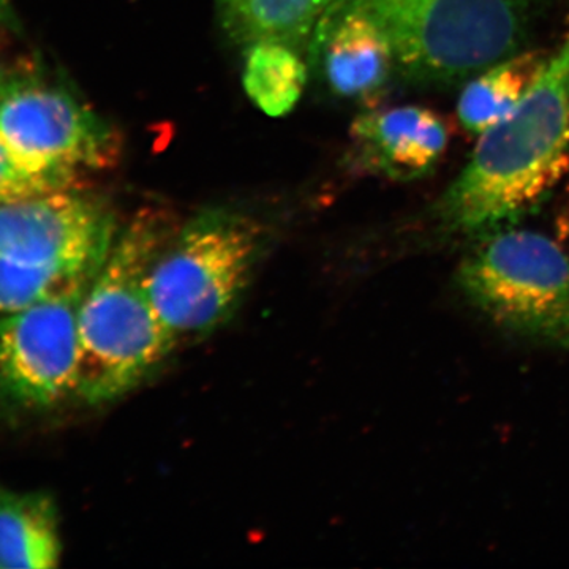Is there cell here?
Listing matches in <instances>:
<instances>
[{
  "label": "cell",
  "mask_w": 569,
  "mask_h": 569,
  "mask_svg": "<svg viewBox=\"0 0 569 569\" xmlns=\"http://www.w3.org/2000/svg\"><path fill=\"white\" fill-rule=\"evenodd\" d=\"M242 51V84L254 107L271 118L293 111L309 77L305 54L272 40L254 41Z\"/></svg>",
  "instance_id": "14"
},
{
  "label": "cell",
  "mask_w": 569,
  "mask_h": 569,
  "mask_svg": "<svg viewBox=\"0 0 569 569\" xmlns=\"http://www.w3.org/2000/svg\"><path fill=\"white\" fill-rule=\"evenodd\" d=\"M179 224L167 209H140L116 236L82 298L77 397L89 406L129 395L178 346L152 305L148 277Z\"/></svg>",
  "instance_id": "2"
},
{
  "label": "cell",
  "mask_w": 569,
  "mask_h": 569,
  "mask_svg": "<svg viewBox=\"0 0 569 569\" xmlns=\"http://www.w3.org/2000/svg\"><path fill=\"white\" fill-rule=\"evenodd\" d=\"M335 0H217L220 26L228 39L244 50L254 41L290 44L309 50L318 21Z\"/></svg>",
  "instance_id": "13"
},
{
  "label": "cell",
  "mask_w": 569,
  "mask_h": 569,
  "mask_svg": "<svg viewBox=\"0 0 569 569\" xmlns=\"http://www.w3.org/2000/svg\"><path fill=\"white\" fill-rule=\"evenodd\" d=\"M62 557L54 498L0 486V569H50Z\"/></svg>",
  "instance_id": "11"
},
{
  "label": "cell",
  "mask_w": 569,
  "mask_h": 569,
  "mask_svg": "<svg viewBox=\"0 0 569 569\" xmlns=\"http://www.w3.org/2000/svg\"><path fill=\"white\" fill-rule=\"evenodd\" d=\"M119 231L110 203L84 187L0 206V258L97 276Z\"/></svg>",
  "instance_id": "7"
},
{
  "label": "cell",
  "mask_w": 569,
  "mask_h": 569,
  "mask_svg": "<svg viewBox=\"0 0 569 569\" xmlns=\"http://www.w3.org/2000/svg\"><path fill=\"white\" fill-rule=\"evenodd\" d=\"M93 277L0 258V316L88 290Z\"/></svg>",
  "instance_id": "15"
},
{
  "label": "cell",
  "mask_w": 569,
  "mask_h": 569,
  "mask_svg": "<svg viewBox=\"0 0 569 569\" xmlns=\"http://www.w3.org/2000/svg\"><path fill=\"white\" fill-rule=\"evenodd\" d=\"M383 29L397 69L452 84L526 50L545 0H342Z\"/></svg>",
  "instance_id": "3"
},
{
  "label": "cell",
  "mask_w": 569,
  "mask_h": 569,
  "mask_svg": "<svg viewBox=\"0 0 569 569\" xmlns=\"http://www.w3.org/2000/svg\"><path fill=\"white\" fill-rule=\"evenodd\" d=\"M309 67L335 96L369 102L387 88L397 69L387 33L365 11L335 0L310 39Z\"/></svg>",
  "instance_id": "9"
},
{
  "label": "cell",
  "mask_w": 569,
  "mask_h": 569,
  "mask_svg": "<svg viewBox=\"0 0 569 569\" xmlns=\"http://www.w3.org/2000/svg\"><path fill=\"white\" fill-rule=\"evenodd\" d=\"M86 291L0 316V397L22 410H48L77 396Z\"/></svg>",
  "instance_id": "8"
},
{
  "label": "cell",
  "mask_w": 569,
  "mask_h": 569,
  "mask_svg": "<svg viewBox=\"0 0 569 569\" xmlns=\"http://www.w3.org/2000/svg\"><path fill=\"white\" fill-rule=\"evenodd\" d=\"M0 142L36 173L67 189L110 170L121 134L62 82L39 70L0 71Z\"/></svg>",
  "instance_id": "6"
},
{
  "label": "cell",
  "mask_w": 569,
  "mask_h": 569,
  "mask_svg": "<svg viewBox=\"0 0 569 569\" xmlns=\"http://www.w3.org/2000/svg\"><path fill=\"white\" fill-rule=\"evenodd\" d=\"M550 54L522 50L468 78L458 102L460 126L481 134L511 114L535 88Z\"/></svg>",
  "instance_id": "12"
},
{
  "label": "cell",
  "mask_w": 569,
  "mask_h": 569,
  "mask_svg": "<svg viewBox=\"0 0 569 569\" xmlns=\"http://www.w3.org/2000/svg\"><path fill=\"white\" fill-rule=\"evenodd\" d=\"M263 246V227L238 212L212 209L179 224L148 277L152 305L178 342L231 316Z\"/></svg>",
  "instance_id": "4"
},
{
  "label": "cell",
  "mask_w": 569,
  "mask_h": 569,
  "mask_svg": "<svg viewBox=\"0 0 569 569\" xmlns=\"http://www.w3.org/2000/svg\"><path fill=\"white\" fill-rule=\"evenodd\" d=\"M456 277L468 302L497 328L569 350V253L548 236L489 231Z\"/></svg>",
  "instance_id": "5"
},
{
  "label": "cell",
  "mask_w": 569,
  "mask_h": 569,
  "mask_svg": "<svg viewBox=\"0 0 569 569\" xmlns=\"http://www.w3.org/2000/svg\"><path fill=\"white\" fill-rule=\"evenodd\" d=\"M448 142L447 122L429 108L407 104L370 110L351 126V163L365 173L408 181L430 173Z\"/></svg>",
  "instance_id": "10"
},
{
  "label": "cell",
  "mask_w": 569,
  "mask_h": 569,
  "mask_svg": "<svg viewBox=\"0 0 569 569\" xmlns=\"http://www.w3.org/2000/svg\"><path fill=\"white\" fill-rule=\"evenodd\" d=\"M568 167L569 29L523 102L478 134L437 217L455 233L490 231L541 203Z\"/></svg>",
  "instance_id": "1"
},
{
  "label": "cell",
  "mask_w": 569,
  "mask_h": 569,
  "mask_svg": "<svg viewBox=\"0 0 569 569\" xmlns=\"http://www.w3.org/2000/svg\"><path fill=\"white\" fill-rule=\"evenodd\" d=\"M0 26L11 32H20V22H18L11 0H0Z\"/></svg>",
  "instance_id": "17"
},
{
  "label": "cell",
  "mask_w": 569,
  "mask_h": 569,
  "mask_svg": "<svg viewBox=\"0 0 569 569\" xmlns=\"http://www.w3.org/2000/svg\"><path fill=\"white\" fill-rule=\"evenodd\" d=\"M58 190L69 189L48 176L29 170L0 142V206Z\"/></svg>",
  "instance_id": "16"
}]
</instances>
